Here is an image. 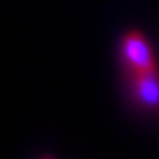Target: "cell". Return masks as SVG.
<instances>
[{
  "instance_id": "3957f363",
  "label": "cell",
  "mask_w": 159,
  "mask_h": 159,
  "mask_svg": "<svg viewBox=\"0 0 159 159\" xmlns=\"http://www.w3.org/2000/svg\"><path fill=\"white\" fill-rule=\"evenodd\" d=\"M42 159H53V158H52V157H43Z\"/></svg>"
},
{
  "instance_id": "7a4b0ae2",
  "label": "cell",
  "mask_w": 159,
  "mask_h": 159,
  "mask_svg": "<svg viewBox=\"0 0 159 159\" xmlns=\"http://www.w3.org/2000/svg\"><path fill=\"white\" fill-rule=\"evenodd\" d=\"M131 89L135 101L147 109H159V73H131Z\"/></svg>"
},
{
  "instance_id": "6da1fadb",
  "label": "cell",
  "mask_w": 159,
  "mask_h": 159,
  "mask_svg": "<svg viewBox=\"0 0 159 159\" xmlns=\"http://www.w3.org/2000/svg\"><path fill=\"white\" fill-rule=\"evenodd\" d=\"M120 52L123 63L129 69L130 74L158 70L151 46L140 31H130L123 36Z\"/></svg>"
}]
</instances>
